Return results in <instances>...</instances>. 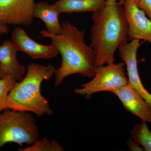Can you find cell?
<instances>
[{
  "mask_svg": "<svg viewBox=\"0 0 151 151\" xmlns=\"http://www.w3.org/2000/svg\"><path fill=\"white\" fill-rule=\"evenodd\" d=\"M40 136L36 120L31 113L8 108L0 113V149L9 143L30 145Z\"/></svg>",
  "mask_w": 151,
  "mask_h": 151,
  "instance_id": "obj_4",
  "label": "cell"
},
{
  "mask_svg": "<svg viewBox=\"0 0 151 151\" xmlns=\"http://www.w3.org/2000/svg\"><path fill=\"white\" fill-rule=\"evenodd\" d=\"M7 25L4 24L0 19V38L3 35L6 33L8 32Z\"/></svg>",
  "mask_w": 151,
  "mask_h": 151,
  "instance_id": "obj_19",
  "label": "cell"
},
{
  "mask_svg": "<svg viewBox=\"0 0 151 151\" xmlns=\"http://www.w3.org/2000/svg\"><path fill=\"white\" fill-rule=\"evenodd\" d=\"M62 32L53 34L42 30L40 37L48 38L62 57L61 65L55 69L54 86L57 87L69 76L78 74L91 78L96 70V59L93 49L85 42V32L68 21L63 22Z\"/></svg>",
  "mask_w": 151,
  "mask_h": 151,
  "instance_id": "obj_1",
  "label": "cell"
},
{
  "mask_svg": "<svg viewBox=\"0 0 151 151\" xmlns=\"http://www.w3.org/2000/svg\"><path fill=\"white\" fill-rule=\"evenodd\" d=\"M18 51L12 41L5 40L0 45V66L5 77L12 76L19 82L24 78L27 68L18 60Z\"/></svg>",
  "mask_w": 151,
  "mask_h": 151,
  "instance_id": "obj_11",
  "label": "cell"
},
{
  "mask_svg": "<svg viewBox=\"0 0 151 151\" xmlns=\"http://www.w3.org/2000/svg\"><path fill=\"white\" fill-rule=\"evenodd\" d=\"M106 0H59L54 5L60 14L93 13L105 5Z\"/></svg>",
  "mask_w": 151,
  "mask_h": 151,
  "instance_id": "obj_13",
  "label": "cell"
},
{
  "mask_svg": "<svg viewBox=\"0 0 151 151\" xmlns=\"http://www.w3.org/2000/svg\"><path fill=\"white\" fill-rule=\"evenodd\" d=\"M142 43L139 40L133 39L130 42L119 46L118 49L127 67L128 84L151 106V94L143 85L138 71L137 54Z\"/></svg>",
  "mask_w": 151,
  "mask_h": 151,
  "instance_id": "obj_6",
  "label": "cell"
},
{
  "mask_svg": "<svg viewBox=\"0 0 151 151\" xmlns=\"http://www.w3.org/2000/svg\"><path fill=\"white\" fill-rule=\"evenodd\" d=\"M127 111L151 123V106L129 84L113 91Z\"/></svg>",
  "mask_w": 151,
  "mask_h": 151,
  "instance_id": "obj_10",
  "label": "cell"
},
{
  "mask_svg": "<svg viewBox=\"0 0 151 151\" xmlns=\"http://www.w3.org/2000/svg\"><path fill=\"white\" fill-rule=\"evenodd\" d=\"M141 123L135 124L131 131L132 138L141 146L144 150L151 151V132L147 122L142 121Z\"/></svg>",
  "mask_w": 151,
  "mask_h": 151,
  "instance_id": "obj_14",
  "label": "cell"
},
{
  "mask_svg": "<svg viewBox=\"0 0 151 151\" xmlns=\"http://www.w3.org/2000/svg\"><path fill=\"white\" fill-rule=\"evenodd\" d=\"M35 4V0H0V19L6 25H29Z\"/></svg>",
  "mask_w": 151,
  "mask_h": 151,
  "instance_id": "obj_7",
  "label": "cell"
},
{
  "mask_svg": "<svg viewBox=\"0 0 151 151\" xmlns=\"http://www.w3.org/2000/svg\"><path fill=\"white\" fill-rule=\"evenodd\" d=\"M137 5L151 20V0H140Z\"/></svg>",
  "mask_w": 151,
  "mask_h": 151,
  "instance_id": "obj_17",
  "label": "cell"
},
{
  "mask_svg": "<svg viewBox=\"0 0 151 151\" xmlns=\"http://www.w3.org/2000/svg\"><path fill=\"white\" fill-rule=\"evenodd\" d=\"M4 77V75L3 73L2 70L1 69V66H0V78H3Z\"/></svg>",
  "mask_w": 151,
  "mask_h": 151,
  "instance_id": "obj_20",
  "label": "cell"
},
{
  "mask_svg": "<svg viewBox=\"0 0 151 151\" xmlns=\"http://www.w3.org/2000/svg\"><path fill=\"white\" fill-rule=\"evenodd\" d=\"M19 151H63L64 149L57 141H50L44 138L37 140L33 144L24 148H19Z\"/></svg>",
  "mask_w": 151,
  "mask_h": 151,
  "instance_id": "obj_15",
  "label": "cell"
},
{
  "mask_svg": "<svg viewBox=\"0 0 151 151\" xmlns=\"http://www.w3.org/2000/svg\"><path fill=\"white\" fill-rule=\"evenodd\" d=\"M55 68L32 63L27 66L24 78L11 89L7 98L9 109L35 113L38 117L51 116L53 112L47 100L41 92L45 80H49L54 75Z\"/></svg>",
  "mask_w": 151,
  "mask_h": 151,
  "instance_id": "obj_3",
  "label": "cell"
},
{
  "mask_svg": "<svg viewBox=\"0 0 151 151\" xmlns=\"http://www.w3.org/2000/svg\"><path fill=\"white\" fill-rule=\"evenodd\" d=\"M17 82L12 76L0 78V113L8 109L7 98L11 89Z\"/></svg>",
  "mask_w": 151,
  "mask_h": 151,
  "instance_id": "obj_16",
  "label": "cell"
},
{
  "mask_svg": "<svg viewBox=\"0 0 151 151\" xmlns=\"http://www.w3.org/2000/svg\"><path fill=\"white\" fill-rule=\"evenodd\" d=\"M124 14L128 23V37L147 41L151 45V20L131 0H123Z\"/></svg>",
  "mask_w": 151,
  "mask_h": 151,
  "instance_id": "obj_8",
  "label": "cell"
},
{
  "mask_svg": "<svg viewBox=\"0 0 151 151\" xmlns=\"http://www.w3.org/2000/svg\"><path fill=\"white\" fill-rule=\"evenodd\" d=\"M124 62L109 63L96 68L95 73L91 81L80 85L74 89V93L89 99L98 92H109L128 84Z\"/></svg>",
  "mask_w": 151,
  "mask_h": 151,
  "instance_id": "obj_5",
  "label": "cell"
},
{
  "mask_svg": "<svg viewBox=\"0 0 151 151\" xmlns=\"http://www.w3.org/2000/svg\"><path fill=\"white\" fill-rule=\"evenodd\" d=\"M92 18L89 45L94 50L96 67L114 63L116 50L129 39L123 0H106L103 7L92 13Z\"/></svg>",
  "mask_w": 151,
  "mask_h": 151,
  "instance_id": "obj_2",
  "label": "cell"
},
{
  "mask_svg": "<svg viewBox=\"0 0 151 151\" xmlns=\"http://www.w3.org/2000/svg\"><path fill=\"white\" fill-rule=\"evenodd\" d=\"M131 1H133V2L135 3V4H137V3L139 2V1H140V0H131Z\"/></svg>",
  "mask_w": 151,
  "mask_h": 151,
  "instance_id": "obj_21",
  "label": "cell"
},
{
  "mask_svg": "<svg viewBox=\"0 0 151 151\" xmlns=\"http://www.w3.org/2000/svg\"><path fill=\"white\" fill-rule=\"evenodd\" d=\"M127 144L131 150L133 151L144 150L141 146L140 145L137 143L135 142L132 138H130L128 140Z\"/></svg>",
  "mask_w": 151,
  "mask_h": 151,
  "instance_id": "obj_18",
  "label": "cell"
},
{
  "mask_svg": "<svg viewBox=\"0 0 151 151\" xmlns=\"http://www.w3.org/2000/svg\"><path fill=\"white\" fill-rule=\"evenodd\" d=\"M60 13L54 4L40 2L35 4L33 12L34 17L40 19L44 23L47 31L53 34H60L62 32V25L59 20Z\"/></svg>",
  "mask_w": 151,
  "mask_h": 151,
  "instance_id": "obj_12",
  "label": "cell"
},
{
  "mask_svg": "<svg viewBox=\"0 0 151 151\" xmlns=\"http://www.w3.org/2000/svg\"><path fill=\"white\" fill-rule=\"evenodd\" d=\"M12 41L18 51L24 52L33 59H50L59 53L53 45H44L38 43L32 39L21 27L13 31Z\"/></svg>",
  "mask_w": 151,
  "mask_h": 151,
  "instance_id": "obj_9",
  "label": "cell"
}]
</instances>
